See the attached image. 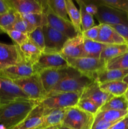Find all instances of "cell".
<instances>
[{
	"mask_svg": "<svg viewBox=\"0 0 128 129\" xmlns=\"http://www.w3.org/2000/svg\"><path fill=\"white\" fill-rule=\"evenodd\" d=\"M13 81L18 86L31 100L40 102L47 95L38 73H34L29 77Z\"/></svg>",
	"mask_w": 128,
	"mask_h": 129,
	"instance_id": "obj_4",
	"label": "cell"
},
{
	"mask_svg": "<svg viewBox=\"0 0 128 129\" xmlns=\"http://www.w3.org/2000/svg\"><path fill=\"white\" fill-rule=\"evenodd\" d=\"M116 122H109L100 119H94L91 129H109Z\"/></svg>",
	"mask_w": 128,
	"mask_h": 129,
	"instance_id": "obj_40",
	"label": "cell"
},
{
	"mask_svg": "<svg viewBox=\"0 0 128 129\" xmlns=\"http://www.w3.org/2000/svg\"><path fill=\"white\" fill-rule=\"evenodd\" d=\"M110 129H128V115L116 122Z\"/></svg>",
	"mask_w": 128,
	"mask_h": 129,
	"instance_id": "obj_42",
	"label": "cell"
},
{
	"mask_svg": "<svg viewBox=\"0 0 128 129\" xmlns=\"http://www.w3.org/2000/svg\"><path fill=\"white\" fill-rule=\"evenodd\" d=\"M128 74V69H104L97 72L93 77L94 81L102 84L114 81H122Z\"/></svg>",
	"mask_w": 128,
	"mask_h": 129,
	"instance_id": "obj_20",
	"label": "cell"
},
{
	"mask_svg": "<svg viewBox=\"0 0 128 129\" xmlns=\"http://www.w3.org/2000/svg\"><path fill=\"white\" fill-rule=\"evenodd\" d=\"M67 109H55L44 110V117L41 128L53 126L61 125L63 121Z\"/></svg>",
	"mask_w": 128,
	"mask_h": 129,
	"instance_id": "obj_21",
	"label": "cell"
},
{
	"mask_svg": "<svg viewBox=\"0 0 128 129\" xmlns=\"http://www.w3.org/2000/svg\"><path fill=\"white\" fill-rule=\"evenodd\" d=\"M81 97V93L51 91L44 99L38 102L44 110L55 109H67L77 107Z\"/></svg>",
	"mask_w": 128,
	"mask_h": 129,
	"instance_id": "obj_2",
	"label": "cell"
},
{
	"mask_svg": "<svg viewBox=\"0 0 128 129\" xmlns=\"http://www.w3.org/2000/svg\"><path fill=\"white\" fill-rule=\"evenodd\" d=\"M29 41L36 46L41 52L45 50V37H44L43 26L37 27L32 32L28 34Z\"/></svg>",
	"mask_w": 128,
	"mask_h": 129,
	"instance_id": "obj_33",
	"label": "cell"
},
{
	"mask_svg": "<svg viewBox=\"0 0 128 129\" xmlns=\"http://www.w3.org/2000/svg\"><path fill=\"white\" fill-rule=\"evenodd\" d=\"M77 107L94 116L99 112L100 110V107L97 105L86 98H80Z\"/></svg>",
	"mask_w": 128,
	"mask_h": 129,
	"instance_id": "obj_37",
	"label": "cell"
},
{
	"mask_svg": "<svg viewBox=\"0 0 128 129\" xmlns=\"http://www.w3.org/2000/svg\"><path fill=\"white\" fill-rule=\"evenodd\" d=\"M100 31L97 42L106 45L126 44L124 39L112 26L106 24H100Z\"/></svg>",
	"mask_w": 128,
	"mask_h": 129,
	"instance_id": "obj_19",
	"label": "cell"
},
{
	"mask_svg": "<svg viewBox=\"0 0 128 129\" xmlns=\"http://www.w3.org/2000/svg\"><path fill=\"white\" fill-rule=\"evenodd\" d=\"M6 34H7L9 37L12 39L13 41L15 43V44L18 46H21L29 40L28 35L27 34L25 33L15 31V30H10L6 31Z\"/></svg>",
	"mask_w": 128,
	"mask_h": 129,
	"instance_id": "obj_38",
	"label": "cell"
},
{
	"mask_svg": "<svg viewBox=\"0 0 128 129\" xmlns=\"http://www.w3.org/2000/svg\"><path fill=\"white\" fill-rule=\"evenodd\" d=\"M58 129H72V128H69V127H65V126H63L62 125H61L58 126Z\"/></svg>",
	"mask_w": 128,
	"mask_h": 129,
	"instance_id": "obj_45",
	"label": "cell"
},
{
	"mask_svg": "<svg viewBox=\"0 0 128 129\" xmlns=\"http://www.w3.org/2000/svg\"><path fill=\"white\" fill-rule=\"evenodd\" d=\"M112 97V95L102 90L99 83L94 81L83 91L80 98L90 100L100 108Z\"/></svg>",
	"mask_w": 128,
	"mask_h": 129,
	"instance_id": "obj_14",
	"label": "cell"
},
{
	"mask_svg": "<svg viewBox=\"0 0 128 129\" xmlns=\"http://www.w3.org/2000/svg\"><path fill=\"white\" fill-rule=\"evenodd\" d=\"M19 47L25 64L32 66L36 64L42 54L41 51H40L33 44H31L29 40Z\"/></svg>",
	"mask_w": 128,
	"mask_h": 129,
	"instance_id": "obj_22",
	"label": "cell"
},
{
	"mask_svg": "<svg viewBox=\"0 0 128 129\" xmlns=\"http://www.w3.org/2000/svg\"><path fill=\"white\" fill-rule=\"evenodd\" d=\"M0 129H7V128L3 124H1L0 123Z\"/></svg>",
	"mask_w": 128,
	"mask_h": 129,
	"instance_id": "obj_48",
	"label": "cell"
},
{
	"mask_svg": "<svg viewBox=\"0 0 128 129\" xmlns=\"http://www.w3.org/2000/svg\"><path fill=\"white\" fill-rule=\"evenodd\" d=\"M41 2L44 8L43 12L45 13L47 18L48 25L69 39H72L80 34L77 31L70 20H66L55 15L48 6L46 1H41Z\"/></svg>",
	"mask_w": 128,
	"mask_h": 129,
	"instance_id": "obj_8",
	"label": "cell"
},
{
	"mask_svg": "<svg viewBox=\"0 0 128 129\" xmlns=\"http://www.w3.org/2000/svg\"><path fill=\"white\" fill-rule=\"evenodd\" d=\"M11 9L7 0H0V15L9 11Z\"/></svg>",
	"mask_w": 128,
	"mask_h": 129,
	"instance_id": "obj_44",
	"label": "cell"
},
{
	"mask_svg": "<svg viewBox=\"0 0 128 129\" xmlns=\"http://www.w3.org/2000/svg\"><path fill=\"white\" fill-rule=\"evenodd\" d=\"M43 117L44 108L38 103L20 124L10 129H36L42 125Z\"/></svg>",
	"mask_w": 128,
	"mask_h": 129,
	"instance_id": "obj_16",
	"label": "cell"
},
{
	"mask_svg": "<svg viewBox=\"0 0 128 129\" xmlns=\"http://www.w3.org/2000/svg\"><path fill=\"white\" fill-rule=\"evenodd\" d=\"M95 116L78 107L67 108L62 125L72 129H91Z\"/></svg>",
	"mask_w": 128,
	"mask_h": 129,
	"instance_id": "obj_3",
	"label": "cell"
},
{
	"mask_svg": "<svg viewBox=\"0 0 128 129\" xmlns=\"http://www.w3.org/2000/svg\"><path fill=\"white\" fill-rule=\"evenodd\" d=\"M1 88L0 89V105L17 101L30 100V98L13 81L1 78Z\"/></svg>",
	"mask_w": 128,
	"mask_h": 129,
	"instance_id": "obj_10",
	"label": "cell"
},
{
	"mask_svg": "<svg viewBox=\"0 0 128 129\" xmlns=\"http://www.w3.org/2000/svg\"><path fill=\"white\" fill-rule=\"evenodd\" d=\"M96 5H102L128 13V0H93Z\"/></svg>",
	"mask_w": 128,
	"mask_h": 129,
	"instance_id": "obj_36",
	"label": "cell"
},
{
	"mask_svg": "<svg viewBox=\"0 0 128 129\" xmlns=\"http://www.w3.org/2000/svg\"><path fill=\"white\" fill-rule=\"evenodd\" d=\"M34 30H35V28L31 27L26 21H25L21 18L20 14L18 13L16 20H15V21L12 25L9 26L8 28H6L5 30L4 33H6L7 31H10V30H15V31H18L20 32L28 34L32 32Z\"/></svg>",
	"mask_w": 128,
	"mask_h": 129,
	"instance_id": "obj_34",
	"label": "cell"
},
{
	"mask_svg": "<svg viewBox=\"0 0 128 129\" xmlns=\"http://www.w3.org/2000/svg\"><path fill=\"white\" fill-rule=\"evenodd\" d=\"M109 129H110V128H109Z\"/></svg>",
	"mask_w": 128,
	"mask_h": 129,
	"instance_id": "obj_51",
	"label": "cell"
},
{
	"mask_svg": "<svg viewBox=\"0 0 128 129\" xmlns=\"http://www.w3.org/2000/svg\"><path fill=\"white\" fill-rule=\"evenodd\" d=\"M34 73L32 66L26 64L12 66L0 69V77L11 81L29 77Z\"/></svg>",
	"mask_w": 128,
	"mask_h": 129,
	"instance_id": "obj_17",
	"label": "cell"
},
{
	"mask_svg": "<svg viewBox=\"0 0 128 129\" xmlns=\"http://www.w3.org/2000/svg\"><path fill=\"white\" fill-rule=\"evenodd\" d=\"M46 3L55 15L63 19L69 20L65 0H48L46 1Z\"/></svg>",
	"mask_w": 128,
	"mask_h": 129,
	"instance_id": "obj_31",
	"label": "cell"
},
{
	"mask_svg": "<svg viewBox=\"0 0 128 129\" xmlns=\"http://www.w3.org/2000/svg\"><path fill=\"white\" fill-rule=\"evenodd\" d=\"M67 10L70 21L74 26L75 28L79 34H82L81 18L80 11L77 8L72 0H65Z\"/></svg>",
	"mask_w": 128,
	"mask_h": 129,
	"instance_id": "obj_27",
	"label": "cell"
},
{
	"mask_svg": "<svg viewBox=\"0 0 128 129\" xmlns=\"http://www.w3.org/2000/svg\"><path fill=\"white\" fill-rule=\"evenodd\" d=\"M43 31L45 46V50L43 53H61L64 45L69 39V38L48 25L43 26Z\"/></svg>",
	"mask_w": 128,
	"mask_h": 129,
	"instance_id": "obj_11",
	"label": "cell"
},
{
	"mask_svg": "<svg viewBox=\"0 0 128 129\" xmlns=\"http://www.w3.org/2000/svg\"><path fill=\"white\" fill-rule=\"evenodd\" d=\"M77 72V71L74 68L69 67L67 68L45 69L38 74L40 76L44 89L48 94L51 92L63 79Z\"/></svg>",
	"mask_w": 128,
	"mask_h": 129,
	"instance_id": "obj_9",
	"label": "cell"
},
{
	"mask_svg": "<svg viewBox=\"0 0 128 129\" xmlns=\"http://www.w3.org/2000/svg\"><path fill=\"white\" fill-rule=\"evenodd\" d=\"M61 54L66 57L78 58L85 57L84 37L82 34L72 39H69L64 45Z\"/></svg>",
	"mask_w": 128,
	"mask_h": 129,
	"instance_id": "obj_18",
	"label": "cell"
},
{
	"mask_svg": "<svg viewBox=\"0 0 128 129\" xmlns=\"http://www.w3.org/2000/svg\"><path fill=\"white\" fill-rule=\"evenodd\" d=\"M107 45L84 38V50L86 57L100 59L103 50Z\"/></svg>",
	"mask_w": 128,
	"mask_h": 129,
	"instance_id": "obj_25",
	"label": "cell"
},
{
	"mask_svg": "<svg viewBox=\"0 0 128 129\" xmlns=\"http://www.w3.org/2000/svg\"><path fill=\"white\" fill-rule=\"evenodd\" d=\"M125 98H126L127 101V103H128V91L126 92V93L125 94Z\"/></svg>",
	"mask_w": 128,
	"mask_h": 129,
	"instance_id": "obj_49",
	"label": "cell"
},
{
	"mask_svg": "<svg viewBox=\"0 0 128 129\" xmlns=\"http://www.w3.org/2000/svg\"><path fill=\"white\" fill-rule=\"evenodd\" d=\"M77 3L79 6V11L81 18V28L82 32L89 30L90 28L95 26L94 18L92 15L87 11L85 9V4L82 0H77Z\"/></svg>",
	"mask_w": 128,
	"mask_h": 129,
	"instance_id": "obj_30",
	"label": "cell"
},
{
	"mask_svg": "<svg viewBox=\"0 0 128 129\" xmlns=\"http://www.w3.org/2000/svg\"><path fill=\"white\" fill-rule=\"evenodd\" d=\"M20 15L25 21L35 29L48 25L47 18L45 12L41 13L21 14Z\"/></svg>",
	"mask_w": 128,
	"mask_h": 129,
	"instance_id": "obj_29",
	"label": "cell"
},
{
	"mask_svg": "<svg viewBox=\"0 0 128 129\" xmlns=\"http://www.w3.org/2000/svg\"><path fill=\"white\" fill-rule=\"evenodd\" d=\"M97 6L98 10L95 16L100 24H106L110 26L128 25V13L104 5H97Z\"/></svg>",
	"mask_w": 128,
	"mask_h": 129,
	"instance_id": "obj_7",
	"label": "cell"
},
{
	"mask_svg": "<svg viewBox=\"0 0 128 129\" xmlns=\"http://www.w3.org/2000/svg\"><path fill=\"white\" fill-rule=\"evenodd\" d=\"M10 8L19 14L41 13L43 6L41 1L36 0H7Z\"/></svg>",
	"mask_w": 128,
	"mask_h": 129,
	"instance_id": "obj_15",
	"label": "cell"
},
{
	"mask_svg": "<svg viewBox=\"0 0 128 129\" xmlns=\"http://www.w3.org/2000/svg\"><path fill=\"white\" fill-rule=\"evenodd\" d=\"M107 110L128 111V103L125 94L120 96H113L100 108L99 111Z\"/></svg>",
	"mask_w": 128,
	"mask_h": 129,
	"instance_id": "obj_26",
	"label": "cell"
},
{
	"mask_svg": "<svg viewBox=\"0 0 128 129\" xmlns=\"http://www.w3.org/2000/svg\"><path fill=\"white\" fill-rule=\"evenodd\" d=\"M100 89L113 96L124 95L128 91V84L123 81H114L99 84Z\"/></svg>",
	"mask_w": 128,
	"mask_h": 129,
	"instance_id": "obj_23",
	"label": "cell"
},
{
	"mask_svg": "<svg viewBox=\"0 0 128 129\" xmlns=\"http://www.w3.org/2000/svg\"><path fill=\"white\" fill-rule=\"evenodd\" d=\"M105 69L108 70L128 69V52L107 62Z\"/></svg>",
	"mask_w": 128,
	"mask_h": 129,
	"instance_id": "obj_32",
	"label": "cell"
},
{
	"mask_svg": "<svg viewBox=\"0 0 128 129\" xmlns=\"http://www.w3.org/2000/svg\"><path fill=\"white\" fill-rule=\"evenodd\" d=\"M128 115V111H119L114 110H107L99 111L95 115V119L104 120L109 122H117Z\"/></svg>",
	"mask_w": 128,
	"mask_h": 129,
	"instance_id": "obj_28",
	"label": "cell"
},
{
	"mask_svg": "<svg viewBox=\"0 0 128 129\" xmlns=\"http://www.w3.org/2000/svg\"><path fill=\"white\" fill-rule=\"evenodd\" d=\"M43 129H58V126H53V127H46Z\"/></svg>",
	"mask_w": 128,
	"mask_h": 129,
	"instance_id": "obj_47",
	"label": "cell"
},
{
	"mask_svg": "<svg viewBox=\"0 0 128 129\" xmlns=\"http://www.w3.org/2000/svg\"><path fill=\"white\" fill-rule=\"evenodd\" d=\"M21 64L25 62L20 47L16 44L0 42V69Z\"/></svg>",
	"mask_w": 128,
	"mask_h": 129,
	"instance_id": "obj_12",
	"label": "cell"
},
{
	"mask_svg": "<svg viewBox=\"0 0 128 129\" xmlns=\"http://www.w3.org/2000/svg\"><path fill=\"white\" fill-rule=\"evenodd\" d=\"M111 26L124 39L126 44L128 45V25H119Z\"/></svg>",
	"mask_w": 128,
	"mask_h": 129,
	"instance_id": "obj_41",
	"label": "cell"
},
{
	"mask_svg": "<svg viewBox=\"0 0 128 129\" xmlns=\"http://www.w3.org/2000/svg\"><path fill=\"white\" fill-rule=\"evenodd\" d=\"M85 4V9H86L87 11L89 13H90L91 15H95L97 13L98 8L96 4L94 3L92 1H84Z\"/></svg>",
	"mask_w": 128,
	"mask_h": 129,
	"instance_id": "obj_43",
	"label": "cell"
},
{
	"mask_svg": "<svg viewBox=\"0 0 128 129\" xmlns=\"http://www.w3.org/2000/svg\"><path fill=\"white\" fill-rule=\"evenodd\" d=\"M18 13L13 9L0 15V32L4 33L6 28L12 25L17 18Z\"/></svg>",
	"mask_w": 128,
	"mask_h": 129,
	"instance_id": "obj_35",
	"label": "cell"
},
{
	"mask_svg": "<svg viewBox=\"0 0 128 129\" xmlns=\"http://www.w3.org/2000/svg\"><path fill=\"white\" fill-rule=\"evenodd\" d=\"M36 129H43V128H41V127H39V128H36Z\"/></svg>",
	"mask_w": 128,
	"mask_h": 129,
	"instance_id": "obj_50",
	"label": "cell"
},
{
	"mask_svg": "<svg viewBox=\"0 0 128 129\" xmlns=\"http://www.w3.org/2000/svg\"><path fill=\"white\" fill-rule=\"evenodd\" d=\"M69 67L70 66L66 58L61 53H42L36 64L33 66L35 73H39L45 69L67 68Z\"/></svg>",
	"mask_w": 128,
	"mask_h": 129,
	"instance_id": "obj_13",
	"label": "cell"
},
{
	"mask_svg": "<svg viewBox=\"0 0 128 129\" xmlns=\"http://www.w3.org/2000/svg\"><path fill=\"white\" fill-rule=\"evenodd\" d=\"M69 66L74 68L81 74L90 77L93 79V77L97 72L105 69V62L100 59L94 58L66 57ZM94 80V79H93Z\"/></svg>",
	"mask_w": 128,
	"mask_h": 129,
	"instance_id": "obj_6",
	"label": "cell"
},
{
	"mask_svg": "<svg viewBox=\"0 0 128 129\" xmlns=\"http://www.w3.org/2000/svg\"><path fill=\"white\" fill-rule=\"evenodd\" d=\"M127 52H128L127 44L107 45L101 53L100 59L104 60L106 63L110 59H114Z\"/></svg>",
	"mask_w": 128,
	"mask_h": 129,
	"instance_id": "obj_24",
	"label": "cell"
},
{
	"mask_svg": "<svg viewBox=\"0 0 128 129\" xmlns=\"http://www.w3.org/2000/svg\"><path fill=\"white\" fill-rule=\"evenodd\" d=\"M94 81L90 77L77 71L63 79L51 91L81 93Z\"/></svg>",
	"mask_w": 128,
	"mask_h": 129,
	"instance_id": "obj_5",
	"label": "cell"
},
{
	"mask_svg": "<svg viewBox=\"0 0 128 129\" xmlns=\"http://www.w3.org/2000/svg\"><path fill=\"white\" fill-rule=\"evenodd\" d=\"M122 81L124 82H125V83H127V84H128V74L125 77V78H124V79H123Z\"/></svg>",
	"mask_w": 128,
	"mask_h": 129,
	"instance_id": "obj_46",
	"label": "cell"
},
{
	"mask_svg": "<svg viewBox=\"0 0 128 129\" xmlns=\"http://www.w3.org/2000/svg\"><path fill=\"white\" fill-rule=\"evenodd\" d=\"M100 28V24L98 25H95L93 27L89 28V30L82 31V35L84 39L97 42L98 37H99Z\"/></svg>",
	"mask_w": 128,
	"mask_h": 129,
	"instance_id": "obj_39",
	"label": "cell"
},
{
	"mask_svg": "<svg viewBox=\"0 0 128 129\" xmlns=\"http://www.w3.org/2000/svg\"><path fill=\"white\" fill-rule=\"evenodd\" d=\"M34 100L17 101L0 105V123L7 129H10L20 124L38 105Z\"/></svg>",
	"mask_w": 128,
	"mask_h": 129,
	"instance_id": "obj_1",
	"label": "cell"
}]
</instances>
